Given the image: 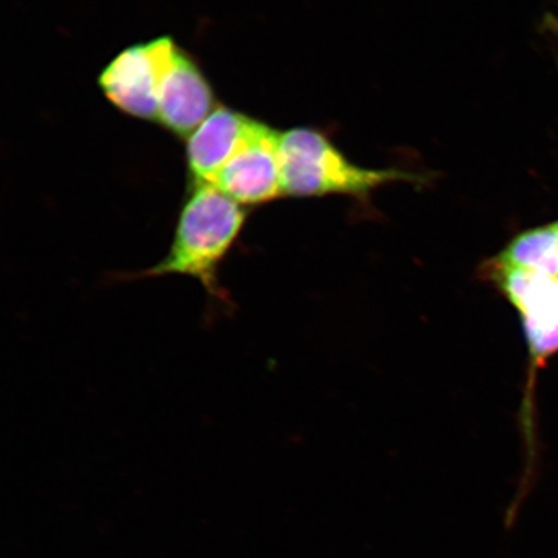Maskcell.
Wrapping results in <instances>:
<instances>
[{
	"label": "cell",
	"mask_w": 558,
	"mask_h": 558,
	"mask_svg": "<svg viewBox=\"0 0 558 558\" xmlns=\"http://www.w3.org/2000/svg\"><path fill=\"white\" fill-rule=\"evenodd\" d=\"M246 211L211 184H195L185 201L169 253L136 278L185 276L198 281L209 298L227 303L219 271L242 232Z\"/></svg>",
	"instance_id": "6da1fadb"
},
{
	"label": "cell",
	"mask_w": 558,
	"mask_h": 558,
	"mask_svg": "<svg viewBox=\"0 0 558 558\" xmlns=\"http://www.w3.org/2000/svg\"><path fill=\"white\" fill-rule=\"evenodd\" d=\"M279 170L283 195L323 197L365 195L392 183H423L422 174L397 169H365L354 165L320 132L292 129L279 138Z\"/></svg>",
	"instance_id": "7a4b0ae2"
},
{
	"label": "cell",
	"mask_w": 558,
	"mask_h": 558,
	"mask_svg": "<svg viewBox=\"0 0 558 558\" xmlns=\"http://www.w3.org/2000/svg\"><path fill=\"white\" fill-rule=\"evenodd\" d=\"M177 48L169 37L128 48L100 75L105 96L125 114L157 120L160 83Z\"/></svg>",
	"instance_id": "3957f363"
},
{
	"label": "cell",
	"mask_w": 558,
	"mask_h": 558,
	"mask_svg": "<svg viewBox=\"0 0 558 558\" xmlns=\"http://www.w3.org/2000/svg\"><path fill=\"white\" fill-rule=\"evenodd\" d=\"M279 138L281 134L269 125L251 120L214 185L241 206L267 204L283 197Z\"/></svg>",
	"instance_id": "277c9868"
},
{
	"label": "cell",
	"mask_w": 558,
	"mask_h": 558,
	"mask_svg": "<svg viewBox=\"0 0 558 558\" xmlns=\"http://www.w3.org/2000/svg\"><path fill=\"white\" fill-rule=\"evenodd\" d=\"M500 288L521 313L530 351L536 359L558 351V277L495 264Z\"/></svg>",
	"instance_id": "5b68a950"
},
{
	"label": "cell",
	"mask_w": 558,
	"mask_h": 558,
	"mask_svg": "<svg viewBox=\"0 0 558 558\" xmlns=\"http://www.w3.org/2000/svg\"><path fill=\"white\" fill-rule=\"evenodd\" d=\"M214 95L205 75L177 48L160 83L158 118L167 130L190 137L213 113Z\"/></svg>",
	"instance_id": "8992f818"
},
{
	"label": "cell",
	"mask_w": 558,
	"mask_h": 558,
	"mask_svg": "<svg viewBox=\"0 0 558 558\" xmlns=\"http://www.w3.org/2000/svg\"><path fill=\"white\" fill-rule=\"evenodd\" d=\"M251 118L232 109L218 107L187 137V165L195 184L214 185L216 178L232 157Z\"/></svg>",
	"instance_id": "52a82bcc"
},
{
	"label": "cell",
	"mask_w": 558,
	"mask_h": 558,
	"mask_svg": "<svg viewBox=\"0 0 558 558\" xmlns=\"http://www.w3.org/2000/svg\"><path fill=\"white\" fill-rule=\"evenodd\" d=\"M495 264L558 277V221L526 230L508 244Z\"/></svg>",
	"instance_id": "ba28073f"
}]
</instances>
